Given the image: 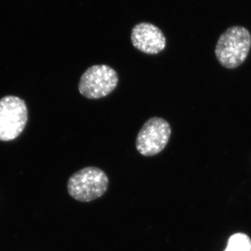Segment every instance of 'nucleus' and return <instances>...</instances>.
<instances>
[{
  "label": "nucleus",
  "mask_w": 251,
  "mask_h": 251,
  "mask_svg": "<svg viewBox=\"0 0 251 251\" xmlns=\"http://www.w3.org/2000/svg\"><path fill=\"white\" fill-rule=\"evenodd\" d=\"M251 49V34L242 26L229 27L216 43V59L223 67L234 69L247 60Z\"/></svg>",
  "instance_id": "nucleus-1"
},
{
  "label": "nucleus",
  "mask_w": 251,
  "mask_h": 251,
  "mask_svg": "<svg viewBox=\"0 0 251 251\" xmlns=\"http://www.w3.org/2000/svg\"><path fill=\"white\" fill-rule=\"evenodd\" d=\"M108 183V176L100 168L86 167L69 178L68 191L76 201L90 202L103 196Z\"/></svg>",
  "instance_id": "nucleus-2"
},
{
  "label": "nucleus",
  "mask_w": 251,
  "mask_h": 251,
  "mask_svg": "<svg viewBox=\"0 0 251 251\" xmlns=\"http://www.w3.org/2000/svg\"><path fill=\"white\" fill-rule=\"evenodd\" d=\"M118 82V74L115 69L105 64L94 65L81 75L78 90L85 98L102 99L111 94Z\"/></svg>",
  "instance_id": "nucleus-3"
},
{
  "label": "nucleus",
  "mask_w": 251,
  "mask_h": 251,
  "mask_svg": "<svg viewBox=\"0 0 251 251\" xmlns=\"http://www.w3.org/2000/svg\"><path fill=\"white\" fill-rule=\"evenodd\" d=\"M171 134V126L165 119L151 117L138 132L135 148L143 156H155L166 148Z\"/></svg>",
  "instance_id": "nucleus-4"
},
{
  "label": "nucleus",
  "mask_w": 251,
  "mask_h": 251,
  "mask_svg": "<svg viewBox=\"0 0 251 251\" xmlns=\"http://www.w3.org/2000/svg\"><path fill=\"white\" fill-rule=\"evenodd\" d=\"M24 100L14 96L0 99V140L11 141L22 133L27 122Z\"/></svg>",
  "instance_id": "nucleus-5"
},
{
  "label": "nucleus",
  "mask_w": 251,
  "mask_h": 251,
  "mask_svg": "<svg viewBox=\"0 0 251 251\" xmlns=\"http://www.w3.org/2000/svg\"><path fill=\"white\" fill-rule=\"evenodd\" d=\"M130 39L135 49L145 54H158L166 47V38L163 31L151 23L136 25L132 29Z\"/></svg>",
  "instance_id": "nucleus-6"
},
{
  "label": "nucleus",
  "mask_w": 251,
  "mask_h": 251,
  "mask_svg": "<svg viewBox=\"0 0 251 251\" xmlns=\"http://www.w3.org/2000/svg\"><path fill=\"white\" fill-rule=\"evenodd\" d=\"M224 251H251V239L242 232L233 234L229 237Z\"/></svg>",
  "instance_id": "nucleus-7"
}]
</instances>
